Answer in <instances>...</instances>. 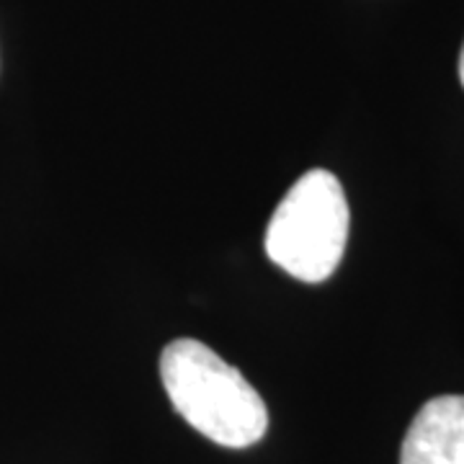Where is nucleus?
Here are the masks:
<instances>
[{"instance_id": "f257e3e1", "label": "nucleus", "mask_w": 464, "mask_h": 464, "mask_svg": "<svg viewBox=\"0 0 464 464\" xmlns=\"http://www.w3.org/2000/svg\"><path fill=\"white\" fill-rule=\"evenodd\" d=\"M160 380L183 420L219 447L246 449L264 439V398L201 341L179 338L168 343L160 353Z\"/></svg>"}, {"instance_id": "f03ea898", "label": "nucleus", "mask_w": 464, "mask_h": 464, "mask_svg": "<svg viewBox=\"0 0 464 464\" xmlns=\"http://www.w3.org/2000/svg\"><path fill=\"white\" fill-rule=\"evenodd\" d=\"M348 240V201L331 170H307L279 201L266 230L274 264L307 284H320L338 268Z\"/></svg>"}, {"instance_id": "7ed1b4c3", "label": "nucleus", "mask_w": 464, "mask_h": 464, "mask_svg": "<svg viewBox=\"0 0 464 464\" xmlns=\"http://www.w3.org/2000/svg\"><path fill=\"white\" fill-rule=\"evenodd\" d=\"M400 464H464V395H441L418 411Z\"/></svg>"}, {"instance_id": "20e7f679", "label": "nucleus", "mask_w": 464, "mask_h": 464, "mask_svg": "<svg viewBox=\"0 0 464 464\" xmlns=\"http://www.w3.org/2000/svg\"><path fill=\"white\" fill-rule=\"evenodd\" d=\"M459 81L464 85V47H462V54H459Z\"/></svg>"}]
</instances>
